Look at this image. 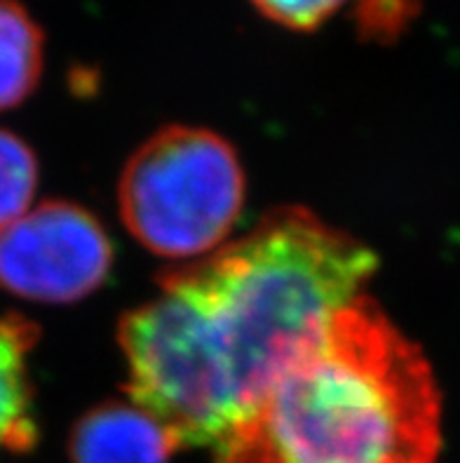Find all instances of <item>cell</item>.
<instances>
[{"label":"cell","mask_w":460,"mask_h":463,"mask_svg":"<svg viewBox=\"0 0 460 463\" xmlns=\"http://www.w3.org/2000/svg\"><path fill=\"white\" fill-rule=\"evenodd\" d=\"M379 257L304 207L157 278L117 341L127 393L176 447L219 452L275 376L336 311L361 297Z\"/></svg>","instance_id":"obj_1"},{"label":"cell","mask_w":460,"mask_h":463,"mask_svg":"<svg viewBox=\"0 0 460 463\" xmlns=\"http://www.w3.org/2000/svg\"><path fill=\"white\" fill-rule=\"evenodd\" d=\"M113 269L104 223L69 200H45L0 231V292L73 304L99 292Z\"/></svg>","instance_id":"obj_4"},{"label":"cell","mask_w":460,"mask_h":463,"mask_svg":"<svg viewBox=\"0 0 460 463\" xmlns=\"http://www.w3.org/2000/svg\"><path fill=\"white\" fill-rule=\"evenodd\" d=\"M45 38L17 0H0V113L17 109L38 88Z\"/></svg>","instance_id":"obj_7"},{"label":"cell","mask_w":460,"mask_h":463,"mask_svg":"<svg viewBox=\"0 0 460 463\" xmlns=\"http://www.w3.org/2000/svg\"><path fill=\"white\" fill-rule=\"evenodd\" d=\"M38 176L33 148L14 132L0 128V231L31 210Z\"/></svg>","instance_id":"obj_8"},{"label":"cell","mask_w":460,"mask_h":463,"mask_svg":"<svg viewBox=\"0 0 460 463\" xmlns=\"http://www.w3.org/2000/svg\"><path fill=\"white\" fill-rule=\"evenodd\" d=\"M245 205V170L211 129L167 125L132 153L117 207L141 247L164 259H204L221 250Z\"/></svg>","instance_id":"obj_3"},{"label":"cell","mask_w":460,"mask_h":463,"mask_svg":"<svg viewBox=\"0 0 460 463\" xmlns=\"http://www.w3.org/2000/svg\"><path fill=\"white\" fill-rule=\"evenodd\" d=\"M41 329L19 313L0 316V452H31L38 442L29 355Z\"/></svg>","instance_id":"obj_6"},{"label":"cell","mask_w":460,"mask_h":463,"mask_svg":"<svg viewBox=\"0 0 460 463\" xmlns=\"http://www.w3.org/2000/svg\"><path fill=\"white\" fill-rule=\"evenodd\" d=\"M418 10V0H360L357 24L364 38H395L411 22Z\"/></svg>","instance_id":"obj_10"},{"label":"cell","mask_w":460,"mask_h":463,"mask_svg":"<svg viewBox=\"0 0 460 463\" xmlns=\"http://www.w3.org/2000/svg\"><path fill=\"white\" fill-rule=\"evenodd\" d=\"M179 449L160 421L135 402H104L70 430V463H169Z\"/></svg>","instance_id":"obj_5"},{"label":"cell","mask_w":460,"mask_h":463,"mask_svg":"<svg viewBox=\"0 0 460 463\" xmlns=\"http://www.w3.org/2000/svg\"><path fill=\"white\" fill-rule=\"evenodd\" d=\"M251 5L277 26L292 31H314L332 19L348 0H249Z\"/></svg>","instance_id":"obj_9"},{"label":"cell","mask_w":460,"mask_h":463,"mask_svg":"<svg viewBox=\"0 0 460 463\" xmlns=\"http://www.w3.org/2000/svg\"><path fill=\"white\" fill-rule=\"evenodd\" d=\"M439 449L430 363L357 297L282 367L214 463H437Z\"/></svg>","instance_id":"obj_2"}]
</instances>
